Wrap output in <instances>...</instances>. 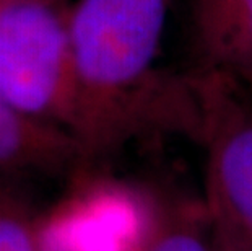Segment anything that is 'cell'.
I'll list each match as a JSON object with an SVG mask.
<instances>
[{"label": "cell", "mask_w": 252, "mask_h": 251, "mask_svg": "<svg viewBox=\"0 0 252 251\" xmlns=\"http://www.w3.org/2000/svg\"><path fill=\"white\" fill-rule=\"evenodd\" d=\"M171 0H77L68 28L77 72L73 137L83 163L108 157L155 126L195 134L189 85L168 90L152 78Z\"/></svg>", "instance_id": "1"}, {"label": "cell", "mask_w": 252, "mask_h": 251, "mask_svg": "<svg viewBox=\"0 0 252 251\" xmlns=\"http://www.w3.org/2000/svg\"><path fill=\"white\" fill-rule=\"evenodd\" d=\"M0 93L23 113L73 136L77 72L61 0L0 3Z\"/></svg>", "instance_id": "2"}, {"label": "cell", "mask_w": 252, "mask_h": 251, "mask_svg": "<svg viewBox=\"0 0 252 251\" xmlns=\"http://www.w3.org/2000/svg\"><path fill=\"white\" fill-rule=\"evenodd\" d=\"M198 137L207 150V201L213 222L252 251V103L243 85L203 71L190 80Z\"/></svg>", "instance_id": "3"}, {"label": "cell", "mask_w": 252, "mask_h": 251, "mask_svg": "<svg viewBox=\"0 0 252 251\" xmlns=\"http://www.w3.org/2000/svg\"><path fill=\"white\" fill-rule=\"evenodd\" d=\"M83 165L70 132L23 113L0 93V173L59 175Z\"/></svg>", "instance_id": "4"}, {"label": "cell", "mask_w": 252, "mask_h": 251, "mask_svg": "<svg viewBox=\"0 0 252 251\" xmlns=\"http://www.w3.org/2000/svg\"><path fill=\"white\" fill-rule=\"evenodd\" d=\"M192 30L203 71L252 85V0H192Z\"/></svg>", "instance_id": "5"}, {"label": "cell", "mask_w": 252, "mask_h": 251, "mask_svg": "<svg viewBox=\"0 0 252 251\" xmlns=\"http://www.w3.org/2000/svg\"><path fill=\"white\" fill-rule=\"evenodd\" d=\"M143 251H217L215 223L207 204L176 206L157 212Z\"/></svg>", "instance_id": "6"}, {"label": "cell", "mask_w": 252, "mask_h": 251, "mask_svg": "<svg viewBox=\"0 0 252 251\" xmlns=\"http://www.w3.org/2000/svg\"><path fill=\"white\" fill-rule=\"evenodd\" d=\"M0 251L42 250V215L23 197L0 184Z\"/></svg>", "instance_id": "7"}, {"label": "cell", "mask_w": 252, "mask_h": 251, "mask_svg": "<svg viewBox=\"0 0 252 251\" xmlns=\"http://www.w3.org/2000/svg\"><path fill=\"white\" fill-rule=\"evenodd\" d=\"M215 233H217V251H241L238 248V245H236L217 223H215Z\"/></svg>", "instance_id": "8"}, {"label": "cell", "mask_w": 252, "mask_h": 251, "mask_svg": "<svg viewBox=\"0 0 252 251\" xmlns=\"http://www.w3.org/2000/svg\"><path fill=\"white\" fill-rule=\"evenodd\" d=\"M7 2H17V0H0V3H7Z\"/></svg>", "instance_id": "9"}]
</instances>
